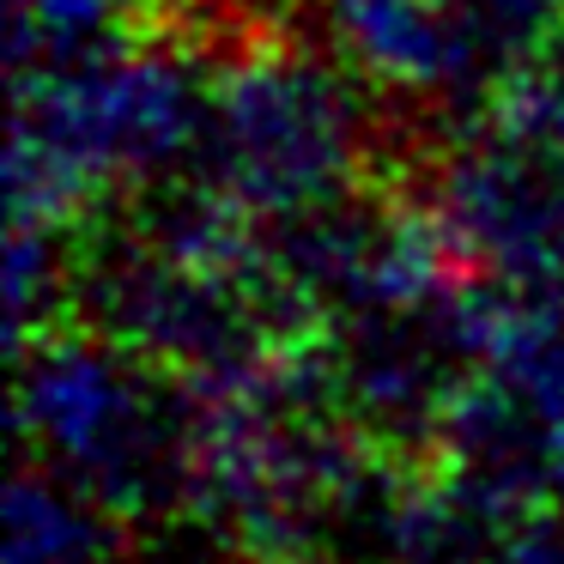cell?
Masks as SVG:
<instances>
[{"label": "cell", "instance_id": "cell-1", "mask_svg": "<svg viewBox=\"0 0 564 564\" xmlns=\"http://www.w3.org/2000/svg\"><path fill=\"white\" fill-rule=\"evenodd\" d=\"M425 140L394 128L389 98L328 43L273 25L219 50L195 176L256 219H285L352 188L406 183Z\"/></svg>", "mask_w": 564, "mask_h": 564}, {"label": "cell", "instance_id": "cell-2", "mask_svg": "<svg viewBox=\"0 0 564 564\" xmlns=\"http://www.w3.org/2000/svg\"><path fill=\"white\" fill-rule=\"evenodd\" d=\"M19 455L98 498L116 522L195 503L207 394L140 346L86 322L19 346Z\"/></svg>", "mask_w": 564, "mask_h": 564}, {"label": "cell", "instance_id": "cell-3", "mask_svg": "<svg viewBox=\"0 0 564 564\" xmlns=\"http://www.w3.org/2000/svg\"><path fill=\"white\" fill-rule=\"evenodd\" d=\"M316 43H328L370 91L431 116L449 104H486L503 86L498 55L455 0H304Z\"/></svg>", "mask_w": 564, "mask_h": 564}, {"label": "cell", "instance_id": "cell-4", "mask_svg": "<svg viewBox=\"0 0 564 564\" xmlns=\"http://www.w3.org/2000/svg\"><path fill=\"white\" fill-rule=\"evenodd\" d=\"M128 522H116L98 498L67 486L31 455L13 462L7 486V564H110Z\"/></svg>", "mask_w": 564, "mask_h": 564}, {"label": "cell", "instance_id": "cell-5", "mask_svg": "<svg viewBox=\"0 0 564 564\" xmlns=\"http://www.w3.org/2000/svg\"><path fill=\"white\" fill-rule=\"evenodd\" d=\"M7 13H13V37H7L13 79L55 74L176 19L171 0H7Z\"/></svg>", "mask_w": 564, "mask_h": 564}, {"label": "cell", "instance_id": "cell-6", "mask_svg": "<svg viewBox=\"0 0 564 564\" xmlns=\"http://www.w3.org/2000/svg\"><path fill=\"white\" fill-rule=\"evenodd\" d=\"M110 564H261V558L237 534H225L213 516L176 510V516H152V522H128Z\"/></svg>", "mask_w": 564, "mask_h": 564}, {"label": "cell", "instance_id": "cell-7", "mask_svg": "<svg viewBox=\"0 0 564 564\" xmlns=\"http://www.w3.org/2000/svg\"><path fill=\"white\" fill-rule=\"evenodd\" d=\"M304 0H171V13L183 25H195L207 43H237L249 31H273V25H292V13Z\"/></svg>", "mask_w": 564, "mask_h": 564}, {"label": "cell", "instance_id": "cell-8", "mask_svg": "<svg viewBox=\"0 0 564 564\" xmlns=\"http://www.w3.org/2000/svg\"><path fill=\"white\" fill-rule=\"evenodd\" d=\"M316 564H370V558H316Z\"/></svg>", "mask_w": 564, "mask_h": 564}]
</instances>
